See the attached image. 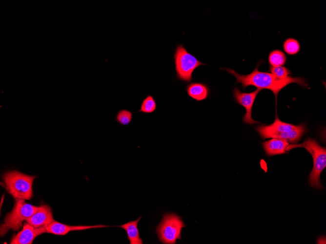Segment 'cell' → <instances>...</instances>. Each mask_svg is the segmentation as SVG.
Instances as JSON below:
<instances>
[{"label": "cell", "mask_w": 326, "mask_h": 244, "mask_svg": "<svg viewBox=\"0 0 326 244\" xmlns=\"http://www.w3.org/2000/svg\"><path fill=\"white\" fill-rule=\"evenodd\" d=\"M258 64L254 70L247 75H241L230 68H221L233 75L236 79V83H241L243 89L247 86H253L263 90L266 89L271 90L275 94L276 99L279 92L287 85L295 83L302 86L307 85L305 79L301 77H292L289 76L285 79H280L271 73L260 72L258 70Z\"/></svg>", "instance_id": "6da1fadb"}, {"label": "cell", "mask_w": 326, "mask_h": 244, "mask_svg": "<svg viewBox=\"0 0 326 244\" xmlns=\"http://www.w3.org/2000/svg\"><path fill=\"white\" fill-rule=\"evenodd\" d=\"M35 175H29L17 170L5 172L2 176L6 190L15 199L30 200L33 197L32 184Z\"/></svg>", "instance_id": "7a4b0ae2"}, {"label": "cell", "mask_w": 326, "mask_h": 244, "mask_svg": "<svg viewBox=\"0 0 326 244\" xmlns=\"http://www.w3.org/2000/svg\"><path fill=\"white\" fill-rule=\"evenodd\" d=\"M298 147L305 148L312 156L313 167L309 175L310 184L314 187L322 188L320 177L322 171L326 166V148L321 147L316 140L308 138L301 144L288 145L286 150L288 151Z\"/></svg>", "instance_id": "3957f363"}, {"label": "cell", "mask_w": 326, "mask_h": 244, "mask_svg": "<svg viewBox=\"0 0 326 244\" xmlns=\"http://www.w3.org/2000/svg\"><path fill=\"white\" fill-rule=\"evenodd\" d=\"M38 208L39 206L26 203L25 200L15 199L12 210L7 214L0 225V236H4L10 229L19 231L22 227L23 222L30 218Z\"/></svg>", "instance_id": "277c9868"}, {"label": "cell", "mask_w": 326, "mask_h": 244, "mask_svg": "<svg viewBox=\"0 0 326 244\" xmlns=\"http://www.w3.org/2000/svg\"><path fill=\"white\" fill-rule=\"evenodd\" d=\"M174 58L177 77L184 82H190L194 71L200 66L205 65L189 53L181 44L177 46Z\"/></svg>", "instance_id": "5b68a950"}, {"label": "cell", "mask_w": 326, "mask_h": 244, "mask_svg": "<svg viewBox=\"0 0 326 244\" xmlns=\"http://www.w3.org/2000/svg\"><path fill=\"white\" fill-rule=\"evenodd\" d=\"M185 226L181 218L173 213L165 214L156 228L160 241L165 244H174L181 238V230Z\"/></svg>", "instance_id": "8992f818"}, {"label": "cell", "mask_w": 326, "mask_h": 244, "mask_svg": "<svg viewBox=\"0 0 326 244\" xmlns=\"http://www.w3.org/2000/svg\"><path fill=\"white\" fill-rule=\"evenodd\" d=\"M262 90L261 89L257 88L252 92L246 93L242 92L237 87L233 89V97L235 100L238 104L244 107L246 110V113L242 118L244 123L246 124L252 125L260 123L252 118L251 111L256 97Z\"/></svg>", "instance_id": "52a82bcc"}, {"label": "cell", "mask_w": 326, "mask_h": 244, "mask_svg": "<svg viewBox=\"0 0 326 244\" xmlns=\"http://www.w3.org/2000/svg\"><path fill=\"white\" fill-rule=\"evenodd\" d=\"M47 232L44 227H35L24 223L22 229L11 239V244H31L34 240L40 235Z\"/></svg>", "instance_id": "ba28073f"}, {"label": "cell", "mask_w": 326, "mask_h": 244, "mask_svg": "<svg viewBox=\"0 0 326 244\" xmlns=\"http://www.w3.org/2000/svg\"><path fill=\"white\" fill-rule=\"evenodd\" d=\"M54 221L51 208L48 205L42 204L26 221L35 227H45Z\"/></svg>", "instance_id": "9c48e42d"}, {"label": "cell", "mask_w": 326, "mask_h": 244, "mask_svg": "<svg viewBox=\"0 0 326 244\" xmlns=\"http://www.w3.org/2000/svg\"><path fill=\"white\" fill-rule=\"evenodd\" d=\"M108 225H69L54 221L45 228L47 232L58 235H64L72 231L82 230L91 228L109 227Z\"/></svg>", "instance_id": "30bf717a"}, {"label": "cell", "mask_w": 326, "mask_h": 244, "mask_svg": "<svg viewBox=\"0 0 326 244\" xmlns=\"http://www.w3.org/2000/svg\"><path fill=\"white\" fill-rule=\"evenodd\" d=\"M186 90L188 95L196 101L205 100L210 93L208 86L202 82H190L187 85Z\"/></svg>", "instance_id": "8fae6325"}, {"label": "cell", "mask_w": 326, "mask_h": 244, "mask_svg": "<svg viewBox=\"0 0 326 244\" xmlns=\"http://www.w3.org/2000/svg\"><path fill=\"white\" fill-rule=\"evenodd\" d=\"M289 145L285 140L272 138L263 143V146L268 156L281 154L285 153L286 148Z\"/></svg>", "instance_id": "7c38bea8"}, {"label": "cell", "mask_w": 326, "mask_h": 244, "mask_svg": "<svg viewBox=\"0 0 326 244\" xmlns=\"http://www.w3.org/2000/svg\"><path fill=\"white\" fill-rule=\"evenodd\" d=\"M141 217L137 220L131 221L123 225L119 226L125 230L127 234L130 244H143V241L140 237L138 229V224Z\"/></svg>", "instance_id": "4fadbf2b"}, {"label": "cell", "mask_w": 326, "mask_h": 244, "mask_svg": "<svg viewBox=\"0 0 326 244\" xmlns=\"http://www.w3.org/2000/svg\"><path fill=\"white\" fill-rule=\"evenodd\" d=\"M268 59L269 64L273 67L283 66L286 60L285 54L279 50L271 51L269 54Z\"/></svg>", "instance_id": "5bb4252c"}, {"label": "cell", "mask_w": 326, "mask_h": 244, "mask_svg": "<svg viewBox=\"0 0 326 244\" xmlns=\"http://www.w3.org/2000/svg\"><path fill=\"white\" fill-rule=\"evenodd\" d=\"M283 47L285 52L290 55L296 54L300 50L299 42L293 38H287L284 42Z\"/></svg>", "instance_id": "9a60e30c"}, {"label": "cell", "mask_w": 326, "mask_h": 244, "mask_svg": "<svg viewBox=\"0 0 326 244\" xmlns=\"http://www.w3.org/2000/svg\"><path fill=\"white\" fill-rule=\"evenodd\" d=\"M156 109V102L151 95H148L142 102L140 110L139 112L146 113H151Z\"/></svg>", "instance_id": "2e32d148"}, {"label": "cell", "mask_w": 326, "mask_h": 244, "mask_svg": "<svg viewBox=\"0 0 326 244\" xmlns=\"http://www.w3.org/2000/svg\"><path fill=\"white\" fill-rule=\"evenodd\" d=\"M132 113L127 110H121L117 113L116 120L120 124L126 126L131 121Z\"/></svg>", "instance_id": "e0dca14e"}, {"label": "cell", "mask_w": 326, "mask_h": 244, "mask_svg": "<svg viewBox=\"0 0 326 244\" xmlns=\"http://www.w3.org/2000/svg\"><path fill=\"white\" fill-rule=\"evenodd\" d=\"M269 71L272 74L280 79L286 78L289 76V75L291 74L288 69L282 66L275 67L271 66Z\"/></svg>", "instance_id": "ac0fdd59"}]
</instances>
